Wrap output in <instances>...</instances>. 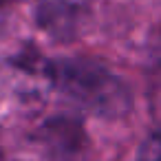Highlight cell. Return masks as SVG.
<instances>
[{
	"instance_id": "1",
	"label": "cell",
	"mask_w": 161,
	"mask_h": 161,
	"mask_svg": "<svg viewBox=\"0 0 161 161\" xmlns=\"http://www.w3.org/2000/svg\"><path fill=\"white\" fill-rule=\"evenodd\" d=\"M36 69L60 93L75 99L80 106L104 115L119 117L130 110L132 97L128 86L108 66L86 58H31L22 64Z\"/></svg>"
},
{
	"instance_id": "2",
	"label": "cell",
	"mask_w": 161,
	"mask_h": 161,
	"mask_svg": "<svg viewBox=\"0 0 161 161\" xmlns=\"http://www.w3.org/2000/svg\"><path fill=\"white\" fill-rule=\"evenodd\" d=\"M38 25L51 36H71L75 31L77 9L66 0H42L38 5Z\"/></svg>"
},
{
	"instance_id": "3",
	"label": "cell",
	"mask_w": 161,
	"mask_h": 161,
	"mask_svg": "<svg viewBox=\"0 0 161 161\" xmlns=\"http://www.w3.org/2000/svg\"><path fill=\"white\" fill-rule=\"evenodd\" d=\"M139 161H161V128L146 137L139 148Z\"/></svg>"
}]
</instances>
